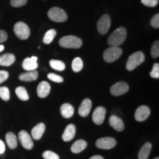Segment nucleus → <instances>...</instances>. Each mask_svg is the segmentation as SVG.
Instances as JSON below:
<instances>
[{
    "mask_svg": "<svg viewBox=\"0 0 159 159\" xmlns=\"http://www.w3.org/2000/svg\"><path fill=\"white\" fill-rule=\"evenodd\" d=\"M42 156L44 159H60L58 155L50 150L44 151L43 152Z\"/></svg>",
    "mask_w": 159,
    "mask_h": 159,
    "instance_id": "7c9ffc66",
    "label": "nucleus"
},
{
    "mask_svg": "<svg viewBox=\"0 0 159 159\" xmlns=\"http://www.w3.org/2000/svg\"><path fill=\"white\" fill-rule=\"evenodd\" d=\"M45 125L43 123H39L37 125L32 129L31 135L33 136V139L35 140H39L44 134L45 131Z\"/></svg>",
    "mask_w": 159,
    "mask_h": 159,
    "instance_id": "a211bd4d",
    "label": "nucleus"
},
{
    "mask_svg": "<svg viewBox=\"0 0 159 159\" xmlns=\"http://www.w3.org/2000/svg\"><path fill=\"white\" fill-rule=\"evenodd\" d=\"M127 38V30L125 27L117 28L109 35L108 43L111 47H119L125 42Z\"/></svg>",
    "mask_w": 159,
    "mask_h": 159,
    "instance_id": "f257e3e1",
    "label": "nucleus"
},
{
    "mask_svg": "<svg viewBox=\"0 0 159 159\" xmlns=\"http://www.w3.org/2000/svg\"><path fill=\"white\" fill-rule=\"evenodd\" d=\"M6 142H7V146L9 147L10 149L11 150H14L17 148L18 146V140L17 137L16 135L12 132L7 133L5 135Z\"/></svg>",
    "mask_w": 159,
    "mask_h": 159,
    "instance_id": "5701e85b",
    "label": "nucleus"
},
{
    "mask_svg": "<svg viewBox=\"0 0 159 159\" xmlns=\"http://www.w3.org/2000/svg\"><path fill=\"white\" fill-rule=\"evenodd\" d=\"M38 77H39V72L36 70H33L28 71L25 73H21V75H19V79L21 81L29 82V81L36 80Z\"/></svg>",
    "mask_w": 159,
    "mask_h": 159,
    "instance_id": "6ab92c4d",
    "label": "nucleus"
},
{
    "mask_svg": "<svg viewBox=\"0 0 159 159\" xmlns=\"http://www.w3.org/2000/svg\"><path fill=\"white\" fill-rule=\"evenodd\" d=\"M71 67H72L73 71L75 72H79V71H80L83 68V62L82 59L80 57H75L72 61Z\"/></svg>",
    "mask_w": 159,
    "mask_h": 159,
    "instance_id": "cd10ccee",
    "label": "nucleus"
},
{
    "mask_svg": "<svg viewBox=\"0 0 159 159\" xmlns=\"http://www.w3.org/2000/svg\"><path fill=\"white\" fill-rule=\"evenodd\" d=\"M5 151V144L2 141L0 140V154H3Z\"/></svg>",
    "mask_w": 159,
    "mask_h": 159,
    "instance_id": "58836bf2",
    "label": "nucleus"
},
{
    "mask_svg": "<svg viewBox=\"0 0 159 159\" xmlns=\"http://www.w3.org/2000/svg\"><path fill=\"white\" fill-rule=\"evenodd\" d=\"M59 44L63 48L79 49L82 46L83 41L80 38L75 35H66L59 40Z\"/></svg>",
    "mask_w": 159,
    "mask_h": 159,
    "instance_id": "f03ea898",
    "label": "nucleus"
},
{
    "mask_svg": "<svg viewBox=\"0 0 159 159\" xmlns=\"http://www.w3.org/2000/svg\"><path fill=\"white\" fill-rule=\"evenodd\" d=\"M150 77H152V78L158 79L159 78V65L158 63H154L153 66H152V71L150 73Z\"/></svg>",
    "mask_w": 159,
    "mask_h": 159,
    "instance_id": "473e14b6",
    "label": "nucleus"
},
{
    "mask_svg": "<svg viewBox=\"0 0 159 159\" xmlns=\"http://www.w3.org/2000/svg\"><path fill=\"white\" fill-rule=\"evenodd\" d=\"M97 30L99 33L105 35L108 33L111 27V19L108 14L103 15L97 21Z\"/></svg>",
    "mask_w": 159,
    "mask_h": 159,
    "instance_id": "6e6552de",
    "label": "nucleus"
},
{
    "mask_svg": "<svg viewBox=\"0 0 159 159\" xmlns=\"http://www.w3.org/2000/svg\"><path fill=\"white\" fill-rule=\"evenodd\" d=\"M106 114V109L102 106H99L95 108L92 115V120L94 124L102 125L104 122Z\"/></svg>",
    "mask_w": 159,
    "mask_h": 159,
    "instance_id": "9b49d317",
    "label": "nucleus"
},
{
    "mask_svg": "<svg viewBox=\"0 0 159 159\" xmlns=\"http://www.w3.org/2000/svg\"><path fill=\"white\" fill-rule=\"evenodd\" d=\"M153 159H159V158H158V157H156V158H155Z\"/></svg>",
    "mask_w": 159,
    "mask_h": 159,
    "instance_id": "79ce46f5",
    "label": "nucleus"
},
{
    "mask_svg": "<svg viewBox=\"0 0 159 159\" xmlns=\"http://www.w3.org/2000/svg\"><path fill=\"white\" fill-rule=\"evenodd\" d=\"M47 77H48L49 80L55 83H63V78L62 77L56 74H54V73H49L47 75Z\"/></svg>",
    "mask_w": 159,
    "mask_h": 159,
    "instance_id": "2f4dec72",
    "label": "nucleus"
},
{
    "mask_svg": "<svg viewBox=\"0 0 159 159\" xmlns=\"http://www.w3.org/2000/svg\"><path fill=\"white\" fill-rule=\"evenodd\" d=\"M151 55L152 58H157L159 56V42L158 41H156L152 43L151 47Z\"/></svg>",
    "mask_w": 159,
    "mask_h": 159,
    "instance_id": "c756f323",
    "label": "nucleus"
},
{
    "mask_svg": "<svg viewBox=\"0 0 159 159\" xmlns=\"http://www.w3.org/2000/svg\"><path fill=\"white\" fill-rule=\"evenodd\" d=\"M150 114V109L147 105H141L135 112V119L138 122H144Z\"/></svg>",
    "mask_w": 159,
    "mask_h": 159,
    "instance_id": "f8f14e48",
    "label": "nucleus"
},
{
    "mask_svg": "<svg viewBox=\"0 0 159 159\" xmlns=\"http://www.w3.org/2000/svg\"><path fill=\"white\" fill-rule=\"evenodd\" d=\"M76 128L73 124H69L66 128L64 132L62 134V139L64 142H70L75 136Z\"/></svg>",
    "mask_w": 159,
    "mask_h": 159,
    "instance_id": "dca6fc26",
    "label": "nucleus"
},
{
    "mask_svg": "<svg viewBox=\"0 0 159 159\" xmlns=\"http://www.w3.org/2000/svg\"><path fill=\"white\" fill-rule=\"evenodd\" d=\"M38 57L35 56H33L31 57H27L24 60L22 63V67L25 70L27 71H33L36 70L39 66L37 63Z\"/></svg>",
    "mask_w": 159,
    "mask_h": 159,
    "instance_id": "2eb2a0df",
    "label": "nucleus"
},
{
    "mask_svg": "<svg viewBox=\"0 0 159 159\" xmlns=\"http://www.w3.org/2000/svg\"><path fill=\"white\" fill-rule=\"evenodd\" d=\"M61 114L66 119H69L75 114L74 107L69 103H64L61 106Z\"/></svg>",
    "mask_w": 159,
    "mask_h": 159,
    "instance_id": "aec40b11",
    "label": "nucleus"
},
{
    "mask_svg": "<svg viewBox=\"0 0 159 159\" xmlns=\"http://www.w3.org/2000/svg\"><path fill=\"white\" fill-rule=\"evenodd\" d=\"M87 148V142L83 139L77 140L71 145V151L73 153H80Z\"/></svg>",
    "mask_w": 159,
    "mask_h": 159,
    "instance_id": "4be33fe9",
    "label": "nucleus"
},
{
    "mask_svg": "<svg viewBox=\"0 0 159 159\" xmlns=\"http://www.w3.org/2000/svg\"><path fill=\"white\" fill-rule=\"evenodd\" d=\"M129 90V85L125 82H118L111 87V93L114 96H121L127 93Z\"/></svg>",
    "mask_w": 159,
    "mask_h": 159,
    "instance_id": "1a4fd4ad",
    "label": "nucleus"
},
{
    "mask_svg": "<svg viewBox=\"0 0 159 159\" xmlns=\"http://www.w3.org/2000/svg\"><path fill=\"white\" fill-rule=\"evenodd\" d=\"M9 77V73L7 71L0 70V84L7 80Z\"/></svg>",
    "mask_w": 159,
    "mask_h": 159,
    "instance_id": "e433bc0d",
    "label": "nucleus"
},
{
    "mask_svg": "<svg viewBox=\"0 0 159 159\" xmlns=\"http://www.w3.org/2000/svg\"><path fill=\"white\" fill-rule=\"evenodd\" d=\"M15 35L21 40H26L30 37V30L28 25L22 21H19L16 23L13 27Z\"/></svg>",
    "mask_w": 159,
    "mask_h": 159,
    "instance_id": "39448f33",
    "label": "nucleus"
},
{
    "mask_svg": "<svg viewBox=\"0 0 159 159\" xmlns=\"http://www.w3.org/2000/svg\"><path fill=\"white\" fill-rule=\"evenodd\" d=\"M51 90V86L47 81H41L37 87V94L40 98H45L48 96Z\"/></svg>",
    "mask_w": 159,
    "mask_h": 159,
    "instance_id": "4468645a",
    "label": "nucleus"
},
{
    "mask_svg": "<svg viewBox=\"0 0 159 159\" xmlns=\"http://www.w3.org/2000/svg\"><path fill=\"white\" fill-rule=\"evenodd\" d=\"M91 107H92V102L90 99L85 98L83 99L78 109V114L80 116L86 117L90 113Z\"/></svg>",
    "mask_w": 159,
    "mask_h": 159,
    "instance_id": "ddd939ff",
    "label": "nucleus"
},
{
    "mask_svg": "<svg viewBox=\"0 0 159 159\" xmlns=\"http://www.w3.org/2000/svg\"><path fill=\"white\" fill-rule=\"evenodd\" d=\"M19 139L21 144L26 150H31L33 149L34 144H33V139L27 131L21 130L19 133Z\"/></svg>",
    "mask_w": 159,
    "mask_h": 159,
    "instance_id": "9d476101",
    "label": "nucleus"
},
{
    "mask_svg": "<svg viewBox=\"0 0 159 159\" xmlns=\"http://www.w3.org/2000/svg\"><path fill=\"white\" fill-rule=\"evenodd\" d=\"M57 32L54 29L49 30L45 33L44 36H43V42L45 43V44H49L52 42V41L54 40L55 37L56 36Z\"/></svg>",
    "mask_w": 159,
    "mask_h": 159,
    "instance_id": "393cba45",
    "label": "nucleus"
},
{
    "mask_svg": "<svg viewBox=\"0 0 159 159\" xmlns=\"http://www.w3.org/2000/svg\"><path fill=\"white\" fill-rule=\"evenodd\" d=\"M49 19L55 22H64L67 20L66 13L63 9L54 7L48 11Z\"/></svg>",
    "mask_w": 159,
    "mask_h": 159,
    "instance_id": "423d86ee",
    "label": "nucleus"
},
{
    "mask_svg": "<svg viewBox=\"0 0 159 159\" xmlns=\"http://www.w3.org/2000/svg\"><path fill=\"white\" fill-rule=\"evenodd\" d=\"M27 0H11V5L13 7H20L25 5Z\"/></svg>",
    "mask_w": 159,
    "mask_h": 159,
    "instance_id": "72a5a7b5",
    "label": "nucleus"
},
{
    "mask_svg": "<svg viewBox=\"0 0 159 159\" xmlns=\"http://www.w3.org/2000/svg\"><path fill=\"white\" fill-rule=\"evenodd\" d=\"M116 145V139L112 137H104L99 139L96 142L97 148L102 150H110Z\"/></svg>",
    "mask_w": 159,
    "mask_h": 159,
    "instance_id": "0eeeda50",
    "label": "nucleus"
},
{
    "mask_svg": "<svg viewBox=\"0 0 159 159\" xmlns=\"http://www.w3.org/2000/svg\"><path fill=\"white\" fill-rule=\"evenodd\" d=\"M16 94L17 95V97L23 101H27L29 99V95L27 93V90L25 87L23 86H19L16 89Z\"/></svg>",
    "mask_w": 159,
    "mask_h": 159,
    "instance_id": "a878e982",
    "label": "nucleus"
},
{
    "mask_svg": "<svg viewBox=\"0 0 159 159\" xmlns=\"http://www.w3.org/2000/svg\"><path fill=\"white\" fill-rule=\"evenodd\" d=\"M7 39V34L5 31L0 30V43L5 42Z\"/></svg>",
    "mask_w": 159,
    "mask_h": 159,
    "instance_id": "4c0bfd02",
    "label": "nucleus"
},
{
    "mask_svg": "<svg viewBox=\"0 0 159 159\" xmlns=\"http://www.w3.org/2000/svg\"><path fill=\"white\" fill-rule=\"evenodd\" d=\"M108 122L109 125L116 131H122L124 130V122H123V121L121 119V118H119V116L113 115V116H111L110 117V119H109Z\"/></svg>",
    "mask_w": 159,
    "mask_h": 159,
    "instance_id": "f3484780",
    "label": "nucleus"
},
{
    "mask_svg": "<svg viewBox=\"0 0 159 159\" xmlns=\"http://www.w3.org/2000/svg\"><path fill=\"white\" fill-rule=\"evenodd\" d=\"M4 49H5V47H4L3 45L0 44V52H2L4 50Z\"/></svg>",
    "mask_w": 159,
    "mask_h": 159,
    "instance_id": "a19ab883",
    "label": "nucleus"
},
{
    "mask_svg": "<svg viewBox=\"0 0 159 159\" xmlns=\"http://www.w3.org/2000/svg\"><path fill=\"white\" fill-rule=\"evenodd\" d=\"M11 97L9 89L6 86L0 87V98L4 101H8Z\"/></svg>",
    "mask_w": 159,
    "mask_h": 159,
    "instance_id": "c85d7f7f",
    "label": "nucleus"
},
{
    "mask_svg": "<svg viewBox=\"0 0 159 159\" xmlns=\"http://www.w3.org/2000/svg\"><path fill=\"white\" fill-rule=\"evenodd\" d=\"M16 57L11 53H7L0 56V66H10L15 62Z\"/></svg>",
    "mask_w": 159,
    "mask_h": 159,
    "instance_id": "412c9836",
    "label": "nucleus"
},
{
    "mask_svg": "<svg viewBox=\"0 0 159 159\" xmlns=\"http://www.w3.org/2000/svg\"><path fill=\"white\" fill-rule=\"evenodd\" d=\"M122 55V49L119 47H111L103 52V59L105 62L112 63L116 61Z\"/></svg>",
    "mask_w": 159,
    "mask_h": 159,
    "instance_id": "20e7f679",
    "label": "nucleus"
},
{
    "mask_svg": "<svg viewBox=\"0 0 159 159\" xmlns=\"http://www.w3.org/2000/svg\"><path fill=\"white\" fill-rule=\"evenodd\" d=\"M89 159H104V158H103L102 156H99V155H96V156H94L91 157V158H89Z\"/></svg>",
    "mask_w": 159,
    "mask_h": 159,
    "instance_id": "ea45409f",
    "label": "nucleus"
},
{
    "mask_svg": "<svg viewBox=\"0 0 159 159\" xmlns=\"http://www.w3.org/2000/svg\"><path fill=\"white\" fill-rule=\"evenodd\" d=\"M150 25L154 28L158 29L159 27V14L157 13L150 20Z\"/></svg>",
    "mask_w": 159,
    "mask_h": 159,
    "instance_id": "c9c22d12",
    "label": "nucleus"
},
{
    "mask_svg": "<svg viewBox=\"0 0 159 159\" xmlns=\"http://www.w3.org/2000/svg\"><path fill=\"white\" fill-rule=\"evenodd\" d=\"M145 60L144 55L142 52H136L128 57L126 63V69L128 71L134 70L136 67L140 66Z\"/></svg>",
    "mask_w": 159,
    "mask_h": 159,
    "instance_id": "7ed1b4c3",
    "label": "nucleus"
},
{
    "mask_svg": "<svg viewBox=\"0 0 159 159\" xmlns=\"http://www.w3.org/2000/svg\"><path fill=\"white\" fill-rule=\"evenodd\" d=\"M142 3L147 7H153L158 4V0H141Z\"/></svg>",
    "mask_w": 159,
    "mask_h": 159,
    "instance_id": "f704fd0d",
    "label": "nucleus"
},
{
    "mask_svg": "<svg viewBox=\"0 0 159 159\" xmlns=\"http://www.w3.org/2000/svg\"><path fill=\"white\" fill-rule=\"evenodd\" d=\"M50 66L55 70L61 71H63L66 69V65L63 61H57V60H51L49 61Z\"/></svg>",
    "mask_w": 159,
    "mask_h": 159,
    "instance_id": "bb28decb",
    "label": "nucleus"
},
{
    "mask_svg": "<svg viewBox=\"0 0 159 159\" xmlns=\"http://www.w3.org/2000/svg\"><path fill=\"white\" fill-rule=\"evenodd\" d=\"M152 144L150 142H147L143 145L139 152V159H148L150 156Z\"/></svg>",
    "mask_w": 159,
    "mask_h": 159,
    "instance_id": "b1692460",
    "label": "nucleus"
}]
</instances>
